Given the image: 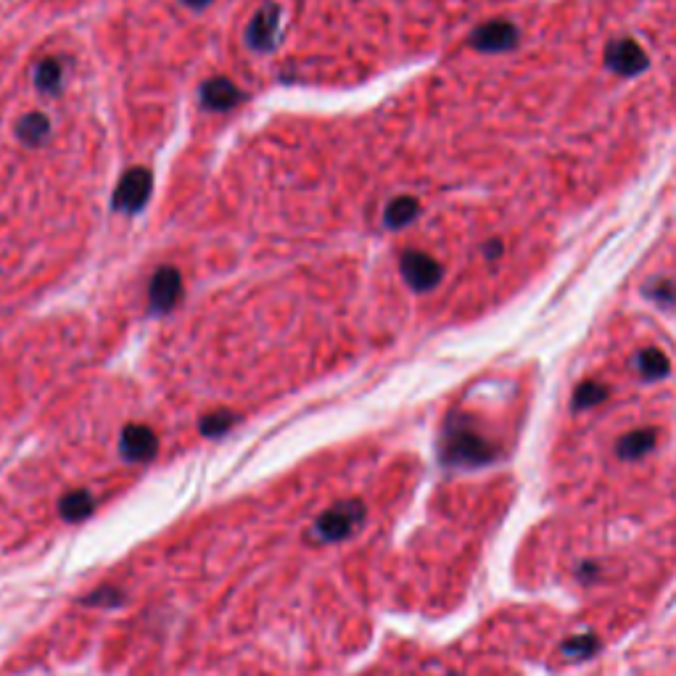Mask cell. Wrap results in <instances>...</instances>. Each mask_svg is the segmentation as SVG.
Here are the masks:
<instances>
[{"label": "cell", "mask_w": 676, "mask_h": 676, "mask_svg": "<svg viewBox=\"0 0 676 676\" xmlns=\"http://www.w3.org/2000/svg\"><path fill=\"white\" fill-rule=\"evenodd\" d=\"M151 185L154 183H151V172H148V169L143 167L127 169L125 175H122V180H119L117 191H114V209L127 214L143 209V204H146L148 196H151Z\"/></svg>", "instance_id": "cell-1"}, {"label": "cell", "mask_w": 676, "mask_h": 676, "mask_svg": "<svg viewBox=\"0 0 676 676\" xmlns=\"http://www.w3.org/2000/svg\"><path fill=\"white\" fill-rule=\"evenodd\" d=\"M183 296V278L175 267H162L151 278V288H148V304L154 312H169L175 307L177 299Z\"/></svg>", "instance_id": "cell-2"}, {"label": "cell", "mask_w": 676, "mask_h": 676, "mask_svg": "<svg viewBox=\"0 0 676 676\" xmlns=\"http://www.w3.org/2000/svg\"><path fill=\"white\" fill-rule=\"evenodd\" d=\"M402 275L415 291H428L434 288L441 278V267L423 251H407L402 254Z\"/></svg>", "instance_id": "cell-3"}, {"label": "cell", "mask_w": 676, "mask_h": 676, "mask_svg": "<svg viewBox=\"0 0 676 676\" xmlns=\"http://www.w3.org/2000/svg\"><path fill=\"white\" fill-rule=\"evenodd\" d=\"M278 6H265L259 8V14L251 19L249 32H246V40H249L251 48L257 51H270L275 40H278Z\"/></svg>", "instance_id": "cell-4"}, {"label": "cell", "mask_w": 676, "mask_h": 676, "mask_svg": "<svg viewBox=\"0 0 676 676\" xmlns=\"http://www.w3.org/2000/svg\"><path fill=\"white\" fill-rule=\"evenodd\" d=\"M201 101H204L206 109L212 111H228L233 106L243 101V93L225 77H214V80H206L204 88H201Z\"/></svg>", "instance_id": "cell-5"}, {"label": "cell", "mask_w": 676, "mask_h": 676, "mask_svg": "<svg viewBox=\"0 0 676 676\" xmlns=\"http://www.w3.org/2000/svg\"><path fill=\"white\" fill-rule=\"evenodd\" d=\"M51 133V122L45 114H27V117L19 119V125H16V135L22 143L27 146H40L45 138Z\"/></svg>", "instance_id": "cell-6"}, {"label": "cell", "mask_w": 676, "mask_h": 676, "mask_svg": "<svg viewBox=\"0 0 676 676\" xmlns=\"http://www.w3.org/2000/svg\"><path fill=\"white\" fill-rule=\"evenodd\" d=\"M415 214H418V201L410 199V196H399V199H394L386 206L383 222L389 228H405V225L415 220Z\"/></svg>", "instance_id": "cell-7"}, {"label": "cell", "mask_w": 676, "mask_h": 676, "mask_svg": "<svg viewBox=\"0 0 676 676\" xmlns=\"http://www.w3.org/2000/svg\"><path fill=\"white\" fill-rule=\"evenodd\" d=\"M61 80H64V69L56 59H45L37 64L35 69V82L37 88L45 90V93H56L61 88Z\"/></svg>", "instance_id": "cell-8"}, {"label": "cell", "mask_w": 676, "mask_h": 676, "mask_svg": "<svg viewBox=\"0 0 676 676\" xmlns=\"http://www.w3.org/2000/svg\"><path fill=\"white\" fill-rule=\"evenodd\" d=\"M185 6H191V8H206L209 6V3H212V0H183Z\"/></svg>", "instance_id": "cell-9"}]
</instances>
